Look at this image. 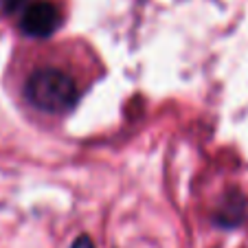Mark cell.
<instances>
[{
  "label": "cell",
  "instance_id": "6da1fadb",
  "mask_svg": "<svg viewBox=\"0 0 248 248\" xmlns=\"http://www.w3.org/2000/svg\"><path fill=\"white\" fill-rule=\"evenodd\" d=\"M27 97L44 112H66L77 103V86L57 68H40L27 81Z\"/></svg>",
  "mask_w": 248,
  "mask_h": 248
},
{
  "label": "cell",
  "instance_id": "7a4b0ae2",
  "mask_svg": "<svg viewBox=\"0 0 248 248\" xmlns=\"http://www.w3.org/2000/svg\"><path fill=\"white\" fill-rule=\"evenodd\" d=\"M62 24V11L51 0H35L24 7L22 31L33 38H46Z\"/></svg>",
  "mask_w": 248,
  "mask_h": 248
},
{
  "label": "cell",
  "instance_id": "3957f363",
  "mask_svg": "<svg viewBox=\"0 0 248 248\" xmlns=\"http://www.w3.org/2000/svg\"><path fill=\"white\" fill-rule=\"evenodd\" d=\"M29 2H33V0H2V7H5V11H18L22 9V7H27Z\"/></svg>",
  "mask_w": 248,
  "mask_h": 248
},
{
  "label": "cell",
  "instance_id": "277c9868",
  "mask_svg": "<svg viewBox=\"0 0 248 248\" xmlns=\"http://www.w3.org/2000/svg\"><path fill=\"white\" fill-rule=\"evenodd\" d=\"M70 248H94V244H93V239H90V237L81 235L79 239H75V242H73V246H70Z\"/></svg>",
  "mask_w": 248,
  "mask_h": 248
}]
</instances>
